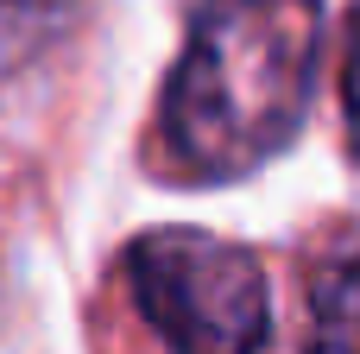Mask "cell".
Masks as SVG:
<instances>
[{
  "mask_svg": "<svg viewBox=\"0 0 360 354\" xmlns=\"http://www.w3.org/2000/svg\"><path fill=\"white\" fill-rule=\"evenodd\" d=\"M323 70L316 0H202L158 101V171L228 184L278 158Z\"/></svg>",
  "mask_w": 360,
  "mask_h": 354,
  "instance_id": "cell-1",
  "label": "cell"
},
{
  "mask_svg": "<svg viewBox=\"0 0 360 354\" xmlns=\"http://www.w3.org/2000/svg\"><path fill=\"white\" fill-rule=\"evenodd\" d=\"M139 317L171 354H259L272 336L266 272L209 228H152L127 247Z\"/></svg>",
  "mask_w": 360,
  "mask_h": 354,
  "instance_id": "cell-2",
  "label": "cell"
},
{
  "mask_svg": "<svg viewBox=\"0 0 360 354\" xmlns=\"http://www.w3.org/2000/svg\"><path fill=\"white\" fill-rule=\"evenodd\" d=\"M82 0H0V82H13L25 63H38L70 25Z\"/></svg>",
  "mask_w": 360,
  "mask_h": 354,
  "instance_id": "cell-3",
  "label": "cell"
},
{
  "mask_svg": "<svg viewBox=\"0 0 360 354\" xmlns=\"http://www.w3.org/2000/svg\"><path fill=\"white\" fill-rule=\"evenodd\" d=\"M310 354H360V260H342L310 291Z\"/></svg>",
  "mask_w": 360,
  "mask_h": 354,
  "instance_id": "cell-4",
  "label": "cell"
},
{
  "mask_svg": "<svg viewBox=\"0 0 360 354\" xmlns=\"http://www.w3.org/2000/svg\"><path fill=\"white\" fill-rule=\"evenodd\" d=\"M342 95H348V133H354V152H360V13H354V32H348V70H342Z\"/></svg>",
  "mask_w": 360,
  "mask_h": 354,
  "instance_id": "cell-5",
  "label": "cell"
}]
</instances>
